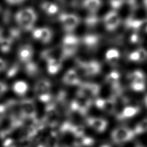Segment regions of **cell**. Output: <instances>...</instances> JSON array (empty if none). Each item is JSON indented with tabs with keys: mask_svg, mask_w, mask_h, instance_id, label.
<instances>
[{
	"mask_svg": "<svg viewBox=\"0 0 147 147\" xmlns=\"http://www.w3.org/2000/svg\"><path fill=\"white\" fill-rule=\"evenodd\" d=\"M37 19V13L32 7L23 8L15 14V20L17 24L25 31L33 30Z\"/></svg>",
	"mask_w": 147,
	"mask_h": 147,
	"instance_id": "6da1fadb",
	"label": "cell"
},
{
	"mask_svg": "<svg viewBox=\"0 0 147 147\" xmlns=\"http://www.w3.org/2000/svg\"><path fill=\"white\" fill-rule=\"evenodd\" d=\"M135 136L136 134L133 129L121 126L113 130L111 134V138L114 143L120 144L131 140Z\"/></svg>",
	"mask_w": 147,
	"mask_h": 147,
	"instance_id": "7a4b0ae2",
	"label": "cell"
},
{
	"mask_svg": "<svg viewBox=\"0 0 147 147\" xmlns=\"http://www.w3.org/2000/svg\"><path fill=\"white\" fill-rule=\"evenodd\" d=\"M78 45V39L73 35H67L63 41V56H68L74 53Z\"/></svg>",
	"mask_w": 147,
	"mask_h": 147,
	"instance_id": "3957f363",
	"label": "cell"
},
{
	"mask_svg": "<svg viewBox=\"0 0 147 147\" xmlns=\"http://www.w3.org/2000/svg\"><path fill=\"white\" fill-rule=\"evenodd\" d=\"M50 88L51 83L47 79L39 80L34 87L36 92L38 94L40 99L43 100L49 99Z\"/></svg>",
	"mask_w": 147,
	"mask_h": 147,
	"instance_id": "277c9868",
	"label": "cell"
},
{
	"mask_svg": "<svg viewBox=\"0 0 147 147\" xmlns=\"http://www.w3.org/2000/svg\"><path fill=\"white\" fill-rule=\"evenodd\" d=\"M99 92V87L94 83L82 84L78 92V95L86 97L90 99L96 96Z\"/></svg>",
	"mask_w": 147,
	"mask_h": 147,
	"instance_id": "5b68a950",
	"label": "cell"
},
{
	"mask_svg": "<svg viewBox=\"0 0 147 147\" xmlns=\"http://www.w3.org/2000/svg\"><path fill=\"white\" fill-rule=\"evenodd\" d=\"M95 105L103 112L107 114H113L115 111L116 101L114 98L97 99L95 100Z\"/></svg>",
	"mask_w": 147,
	"mask_h": 147,
	"instance_id": "8992f818",
	"label": "cell"
},
{
	"mask_svg": "<svg viewBox=\"0 0 147 147\" xmlns=\"http://www.w3.org/2000/svg\"><path fill=\"white\" fill-rule=\"evenodd\" d=\"M86 123L89 127L99 133L106 130L108 125L106 119L99 117H88L86 119Z\"/></svg>",
	"mask_w": 147,
	"mask_h": 147,
	"instance_id": "52a82bcc",
	"label": "cell"
},
{
	"mask_svg": "<svg viewBox=\"0 0 147 147\" xmlns=\"http://www.w3.org/2000/svg\"><path fill=\"white\" fill-rule=\"evenodd\" d=\"M60 20L64 28L68 31L73 30L78 25L79 18L73 14H62Z\"/></svg>",
	"mask_w": 147,
	"mask_h": 147,
	"instance_id": "ba28073f",
	"label": "cell"
},
{
	"mask_svg": "<svg viewBox=\"0 0 147 147\" xmlns=\"http://www.w3.org/2000/svg\"><path fill=\"white\" fill-rule=\"evenodd\" d=\"M140 111V108L137 106L129 105L125 107L123 110L117 115V118L119 121H124L131 118L136 116Z\"/></svg>",
	"mask_w": 147,
	"mask_h": 147,
	"instance_id": "9c48e42d",
	"label": "cell"
},
{
	"mask_svg": "<svg viewBox=\"0 0 147 147\" xmlns=\"http://www.w3.org/2000/svg\"><path fill=\"white\" fill-rule=\"evenodd\" d=\"M34 50L32 45L24 44L21 45L18 51V57L19 60L24 63L32 60L33 56Z\"/></svg>",
	"mask_w": 147,
	"mask_h": 147,
	"instance_id": "30bf717a",
	"label": "cell"
},
{
	"mask_svg": "<svg viewBox=\"0 0 147 147\" xmlns=\"http://www.w3.org/2000/svg\"><path fill=\"white\" fill-rule=\"evenodd\" d=\"M119 21V16L115 11L109 12L105 17V26L109 30L115 29L118 26Z\"/></svg>",
	"mask_w": 147,
	"mask_h": 147,
	"instance_id": "8fae6325",
	"label": "cell"
},
{
	"mask_svg": "<svg viewBox=\"0 0 147 147\" xmlns=\"http://www.w3.org/2000/svg\"><path fill=\"white\" fill-rule=\"evenodd\" d=\"M83 67L88 75H93L99 72L100 67L98 63L95 61H91L83 64Z\"/></svg>",
	"mask_w": 147,
	"mask_h": 147,
	"instance_id": "7c38bea8",
	"label": "cell"
},
{
	"mask_svg": "<svg viewBox=\"0 0 147 147\" xmlns=\"http://www.w3.org/2000/svg\"><path fill=\"white\" fill-rule=\"evenodd\" d=\"M76 138L74 142L75 147H90L94 144V140L92 138L86 136L84 134Z\"/></svg>",
	"mask_w": 147,
	"mask_h": 147,
	"instance_id": "4fadbf2b",
	"label": "cell"
},
{
	"mask_svg": "<svg viewBox=\"0 0 147 147\" xmlns=\"http://www.w3.org/2000/svg\"><path fill=\"white\" fill-rule=\"evenodd\" d=\"M47 61V70L50 74H56L60 69L61 62L60 59L51 58Z\"/></svg>",
	"mask_w": 147,
	"mask_h": 147,
	"instance_id": "5bb4252c",
	"label": "cell"
},
{
	"mask_svg": "<svg viewBox=\"0 0 147 147\" xmlns=\"http://www.w3.org/2000/svg\"><path fill=\"white\" fill-rule=\"evenodd\" d=\"M63 81L65 84L75 85L79 83V79L76 71L74 69H69L65 74Z\"/></svg>",
	"mask_w": 147,
	"mask_h": 147,
	"instance_id": "9a60e30c",
	"label": "cell"
},
{
	"mask_svg": "<svg viewBox=\"0 0 147 147\" xmlns=\"http://www.w3.org/2000/svg\"><path fill=\"white\" fill-rule=\"evenodd\" d=\"M41 9L48 15L55 14L59 10L58 6L50 2H44L41 4Z\"/></svg>",
	"mask_w": 147,
	"mask_h": 147,
	"instance_id": "2e32d148",
	"label": "cell"
},
{
	"mask_svg": "<svg viewBox=\"0 0 147 147\" xmlns=\"http://www.w3.org/2000/svg\"><path fill=\"white\" fill-rule=\"evenodd\" d=\"M13 89L17 94L22 95L27 92L28 86L25 82L22 80H18L13 84Z\"/></svg>",
	"mask_w": 147,
	"mask_h": 147,
	"instance_id": "e0dca14e",
	"label": "cell"
},
{
	"mask_svg": "<svg viewBox=\"0 0 147 147\" xmlns=\"http://www.w3.org/2000/svg\"><path fill=\"white\" fill-rule=\"evenodd\" d=\"M52 37V33L51 29L48 28H41V33L39 41L44 44L48 43Z\"/></svg>",
	"mask_w": 147,
	"mask_h": 147,
	"instance_id": "ac0fdd59",
	"label": "cell"
},
{
	"mask_svg": "<svg viewBox=\"0 0 147 147\" xmlns=\"http://www.w3.org/2000/svg\"><path fill=\"white\" fill-rule=\"evenodd\" d=\"M100 0H84L83 5L87 10L91 12H95L100 6Z\"/></svg>",
	"mask_w": 147,
	"mask_h": 147,
	"instance_id": "d6986e66",
	"label": "cell"
},
{
	"mask_svg": "<svg viewBox=\"0 0 147 147\" xmlns=\"http://www.w3.org/2000/svg\"><path fill=\"white\" fill-rule=\"evenodd\" d=\"M119 57V52L115 49H110L106 53V60L111 64L115 63Z\"/></svg>",
	"mask_w": 147,
	"mask_h": 147,
	"instance_id": "ffe728a7",
	"label": "cell"
},
{
	"mask_svg": "<svg viewBox=\"0 0 147 147\" xmlns=\"http://www.w3.org/2000/svg\"><path fill=\"white\" fill-rule=\"evenodd\" d=\"M133 131L136 135L141 134L147 131V118L140 121L135 126Z\"/></svg>",
	"mask_w": 147,
	"mask_h": 147,
	"instance_id": "44dd1931",
	"label": "cell"
},
{
	"mask_svg": "<svg viewBox=\"0 0 147 147\" xmlns=\"http://www.w3.org/2000/svg\"><path fill=\"white\" fill-rule=\"evenodd\" d=\"M25 69L26 74L30 76H33L37 74L38 71V68L35 63L32 61H30L25 63Z\"/></svg>",
	"mask_w": 147,
	"mask_h": 147,
	"instance_id": "7402d4cb",
	"label": "cell"
},
{
	"mask_svg": "<svg viewBox=\"0 0 147 147\" xmlns=\"http://www.w3.org/2000/svg\"><path fill=\"white\" fill-rule=\"evenodd\" d=\"M119 74L116 71L111 72L107 76V81L113 86V87L119 86Z\"/></svg>",
	"mask_w": 147,
	"mask_h": 147,
	"instance_id": "603a6c76",
	"label": "cell"
},
{
	"mask_svg": "<svg viewBox=\"0 0 147 147\" xmlns=\"http://www.w3.org/2000/svg\"><path fill=\"white\" fill-rule=\"evenodd\" d=\"M131 88L136 91H142L145 88V79H136L132 80Z\"/></svg>",
	"mask_w": 147,
	"mask_h": 147,
	"instance_id": "cb8c5ba5",
	"label": "cell"
},
{
	"mask_svg": "<svg viewBox=\"0 0 147 147\" xmlns=\"http://www.w3.org/2000/svg\"><path fill=\"white\" fill-rule=\"evenodd\" d=\"M83 42L87 46L92 47L96 45L98 42V38L96 36L88 35L84 37Z\"/></svg>",
	"mask_w": 147,
	"mask_h": 147,
	"instance_id": "d4e9b609",
	"label": "cell"
},
{
	"mask_svg": "<svg viewBox=\"0 0 147 147\" xmlns=\"http://www.w3.org/2000/svg\"><path fill=\"white\" fill-rule=\"evenodd\" d=\"M11 40L8 38L0 40V49L3 52H8L11 47Z\"/></svg>",
	"mask_w": 147,
	"mask_h": 147,
	"instance_id": "484cf974",
	"label": "cell"
},
{
	"mask_svg": "<svg viewBox=\"0 0 147 147\" xmlns=\"http://www.w3.org/2000/svg\"><path fill=\"white\" fill-rule=\"evenodd\" d=\"M18 65L16 64L14 65H13L10 69H9L7 71V76L9 78H11L13 76H14L16 73L18 72Z\"/></svg>",
	"mask_w": 147,
	"mask_h": 147,
	"instance_id": "4316f807",
	"label": "cell"
},
{
	"mask_svg": "<svg viewBox=\"0 0 147 147\" xmlns=\"http://www.w3.org/2000/svg\"><path fill=\"white\" fill-rule=\"evenodd\" d=\"M137 52L138 55L139 61H144L147 58V52L144 49H138V50H137Z\"/></svg>",
	"mask_w": 147,
	"mask_h": 147,
	"instance_id": "83f0119b",
	"label": "cell"
},
{
	"mask_svg": "<svg viewBox=\"0 0 147 147\" xmlns=\"http://www.w3.org/2000/svg\"><path fill=\"white\" fill-rule=\"evenodd\" d=\"M7 90V86L4 82L0 81V96L6 92Z\"/></svg>",
	"mask_w": 147,
	"mask_h": 147,
	"instance_id": "f1b7e54d",
	"label": "cell"
},
{
	"mask_svg": "<svg viewBox=\"0 0 147 147\" xmlns=\"http://www.w3.org/2000/svg\"><path fill=\"white\" fill-rule=\"evenodd\" d=\"M129 59L131 61H139V58H138V55L137 51L132 52L130 55H129Z\"/></svg>",
	"mask_w": 147,
	"mask_h": 147,
	"instance_id": "f546056e",
	"label": "cell"
},
{
	"mask_svg": "<svg viewBox=\"0 0 147 147\" xmlns=\"http://www.w3.org/2000/svg\"><path fill=\"white\" fill-rule=\"evenodd\" d=\"M7 3L11 5H16L24 2L25 0H5Z\"/></svg>",
	"mask_w": 147,
	"mask_h": 147,
	"instance_id": "4dcf8cb0",
	"label": "cell"
},
{
	"mask_svg": "<svg viewBox=\"0 0 147 147\" xmlns=\"http://www.w3.org/2000/svg\"><path fill=\"white\" fill-rule=\"evenodd\" d=\"M6 67H7V64L6 61L0 58V72L5 70Z\"/></svg>",
	"mask_w": 147,
	"mask_h": 147,
	"instance_id": "1f68e13d",
	"label": "cell"
},
{
	"mask_svg": "<svg viewBox=\"0 0 147 147\" xmlns=\"http://www.w3.org/2000/svg\"><path fill=\"white\" fill-rule=\"evenodd\" d=\"M130 41L133 43H137L139 41V36L137 34L134 33L130 37Z\"/></svg>",
	"mask_w": 147,
	"mask_h": 147,
	"instance_id": "d6a6232c",
	"label": "cell"
},
{
	"mask_svg": "<svg viewBox=\"0 0 147 147\" xmlns=\"http://www.w3.org/2000/svg\"><path fill=\"white\" fill-rule=\"evenodd\" d=\"M3 116V107L0 106V122L1 121Z\"/></svg>",
	"mask_w": 147,
	"mask_h": 147,
	"instance_id": "836d02e7",
	"label": "cell"
},
{
	"mask_svg": "<svg viewBox=\"0 0 147 147\" xmlns=\"http://www.w3.org/2000/svg\"><path fill=\"white\" fill-rule=\"evenodd\" d=\"M144 103H145V106H146V108H147V95L145 96V98H144Z\"/></svg>",
	"mask_w": 147,
	"mask_h": 147,
	"instance_id": "e575fe53",
	"label": "cell"
},
{
	"mask_svg": "<svg viewBox=\"0 0 147 147\" xmlns=\"http://www.w3.org/2000/svg\"><path fill=\"white\" fill-rule=\"evenodd\" d=\"M123 1H126L127 2H129V3H133V2L134 0H123Z\"/></svg>",
	"mask_w": 147,
	"mask_h": 147,
	"instance_id": "d590c367",
	"label": "cell"
},
{
	"mask_svg": "<svg viewBox=\"0 0 147 147\" xmlns=\"http://www.w3.org/2000/svg\"><path fill=\"white\" fill-rule=\"evenodd\" d=\"M100 147H110L109 145H103Z\"/></svg>",
	"mask_w": 147,
	"mask_h": 147,
	"instance_id": "8d00e7d4",
	"label": "cell"
},
{
	"mask_svg": "<svg viewBox=\"0 0 147 147\" xmlns=\"http://www.w3.org/2000/svg\"><path fill=\"white\" fill-rule=\"evenodd\" d=\"M144 2H145V5L147 7V0H144Z\"/></svg>",
	"mask_w": 147,
	"mask_h": 147,
	"instance_id": "74e56055",
	"label": "cell"
},
{
	"mask_svg": "<svg viewBox=\"0 0 147 147\" xmlns=\"http://www.w3.org/2000/svg\"><path fill=\"white\" fill-rule=\"evenodd\" d=\"M136 147H144V146H141V145H137Z\"/></svg>",
	"mask_w": 147,
	"mask_h": 147,
	"instance_id": "f35d334b",
	"label": "cell"
}]
</instances>
